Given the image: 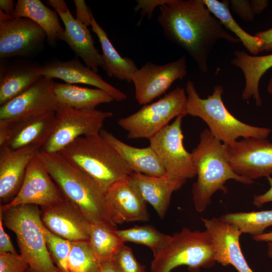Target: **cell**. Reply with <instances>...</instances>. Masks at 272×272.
I'll list each match as a JSON object with an SVG mask.
<instances>
[{
  "instance_id": "6da1fadb",
  "label": "cell",
  "mask_w": 272,
  "mask_h": 272,
  "mask_svg": "<svg viewBox=\"0 0 272 272\" xmlns=\"http://www.w3.org/2000/svg\"><path fill=\"white\" fill-rule=\"evenodd\" d=\"M159 8L157 21L165 38L188 53L202 73L209 71V57L219 40L241 42L212 15L203 0H169Z\"/></svg>"
},
{
  "instance_id": "7a4b0ae2",
  "label": "cell",
  "mask_w": 272,
  "mask_h": 272,
  "mask_svg": "<svg viewBox=\"0 0 272 272\" xmlns=\"http://www.w3.org/2000/svg\"><path fill=\"white\" fill-rule=\"evenodd\" d=\"M37 155L66 198L93 224L113 229L124 223L112 208L106 191L58 153L40 150Z\"/></svg>"
},
{
  "instance_id": "3957f363",
  "label": "cell",
  "mask_w": 272,
  "mask_h": 272,
  "mask_svg": "<svg viewBox=\"0 0 272 272\" xmlns=\"http://www.w3.org/2000/svg\"><path fill=\"white\" fill-rule=\"evenodd\" d=\"M197 177L191 193L195 210L203 212L212 202V196L219 190L228 191L225 186L230 179L245 184L253 181L235 173L231 169L227 156V145L216 139L208 128L199 135V142L191 152Z\"/></svg>"
},
{
  "instance_id": "277c9868",
  "label": "cell",
  "mask_w": 272,
  "mask_h": 272,
  "mask_svg": "<svg viewBox=\"0 0 272 272\" xmlns=\"http://www.w3.org/2000/svg\"><path fill=\"white\" fill-rule=\"evenodd\" d=\"M187 114L198 117L205 121L214 137L226 145H230L239 138L266 139L271 129L243 122L232 115L222 100L223 88L216 85L211 95L201 98L194 83L186 82Z\"/></svg>"
},
{
  "instance_id": "5b68a950",
  "label": "cell",
  "mask_w": 272,
  "mask_h": 272,
  "mask_svg": "<svg viewBox=\"0 0 272 272\" xmlns=\"http://www.w3.org/2000/svg\"><path fill=\"white\" fill-rule=\"evenodd\" d=\"M58 153L105 191L118 179L133 172L100 134L79 137Z\"/></svg>"
},
{
  "instance_id": "8992f818",
  "label": "cell",
  "mask_w": 272,
  "mask_h": 272,
  "mask_svg": "<svg viewBox=\"0 0 272 272\" xmlns=\"http://www.w3.org/2000/svg\"><path fill=\"white\" fill-rule=\"evenodd\" d=\"M0 214L4 225L16 234L20 254L33 272H59L46 246L38 206L19 205L0 209Z\"/></svg>"
},
{
  "instance_id": "52a82bcc",
  "label": "cell",
  "mask_w": 272,
  "mask_h": 272,
  "mask_svg": "<svg viewBox=\"0 0 272 272\" xmlns=\"http://www.w3.org/2000/svg\"><path fill=\"white\" fill-rule=\"evenodd\" d=\"M151 272H171L185 265L190 272L213 266L216 261L213 241L208 232L184 227L170 237L153 256Z\"/></svg>"
},
{
  "instance_id": "ba28073f",
  "label": "cell",
  "mask_w": 272,
  "mask_h": 272,
  "mask_svg": "<svg viewBox=\"0 0 272 272\" xmlns=\"http://www.w3.org/2000/svg\"><path fill=\"white\" fill-rule=\"evenodd\" d=\"M181 115H187V96L185 88L177 87L158 101L118 119L117 124L127 132L129 139L150 140L173 118Z\"/></svg>"
},
{
  "instance_id": "9c48e42d",
  "label": "cell",
  "mask_w": 272,
  "mask_h": 272,
  "mask_svg": "<svg viewBox=\"0 0 272 272\" xmlns=\"http://www.w3.org/2000/svg\"><path fill=\"white\" fill-rule=\"evenodd\" d=\"M112 116V112L96 108L78 109L58 105L53 130L41 150L58 153L79 137L98 134L104 121Z\"/></svg>"
},
{
  "instance_id": "30bf717a",
  "label": "cell",
  "mask_w": 272,
  "mask_h": 272,
  "mask_svg": "<svg viewBox=\"0 0 272 272\" xmlns=\"http://www.w3.org/2000/svg\"><path fill=\"white\" fill-rule=\"evenodd\" d=\"M184 115L177 117L151 138L150 146L157 154L166 171L173 180L184 181L196 176L193 156L184 148L181 128Z\"/></svg>"
},
{
  "instance_id": "8fae6325",
  "label": "cell",
  "mask_w": 272,
  "mask_h": 272,
  "mask_svg": "<svg viewBox=\"0 0 272 272\" xmlns=\"http://www.w3.org/2000/svg\"><path fill=\"white\" fill-rule=\"evenodd\" d=\"M187 69L185 55L162 65L147 62L131 77L137 101L141 105L150 103L164 94L175 81L183 79L187 75Z\"/></svg>"
},
{
  "instance_id": "7c38bea8",
  "label": "cell",
  "mask_w": 272,
  "mask_h": 272,
  "mask_svg": "<svg viewBox=\"0 0 272 272\" xmlns=\"http://www.w3.org/2000/svg\"><path fill=\"white\" fill-rule=\"evenodd\" d=\"M66 199L36 154L28 165L18 193L9 202L1 205L0 209L5 210L22 205L48 207Z\"/></svg>"
},
{
  "instance_id": "4fadbf2b",
  "label": "cell",
  "mask_w": 272,
  "mask_h": 272,
  "mask_svg": "<svg viewBox=\"0 0 272 272\" xmlns=\"http://www.w3.org/2000/svg\"><path fill=\"white\" fill-rule=\"evenodd\" d=\"M45 31L36 23L24 17H13L0 11V58L28 57L41 46Z\"/></svg>"
},
{
  "instance_id": "5bb4252c",
  "label": "cell",
  "mask_w": 272,
  "mask_h": 272,
  "mask_svg": "<svg viewBox=\"0 0 272 272\" xmlns=\"http://www.w3.org/2000/svg\"><path fill=\"white\" fill-rule=\"evenodd\" d=\"M229 165L237 174L248 180L272 175V143L249 138L227 145Z\"/></svg>"
},
{
  "instance_id": "9a60e30c",
  "label": "cell",
  "mask_w": 272,
  "mask_h": 272,
  "mask_svg": "<svg viewBox=\"0 0 272 272\" xmlns=\"http://www.w3.org/2000/svg\"><path fill=\"white\" fill-rule=\"evenodd\" d=\"M52 79L42 77L25 91L1 106L0 120L20 121L55 112L58 104Z\"/></svg>"
},
{
  "instance_id": "2e32d148",
  "label": "cell",
  "mask_w": 272,
  "mask_h": 272,
  "mask_svg": "<svg viewBox=\"0 0 272 272\" xmlns=\"http://www.w3.org/2000/svg\"><path fill=\"white\" fill-rule=\"evenodd\" d=\"M55 112L20 121L0 120V147L14 150L36 147L41 150L53 130Z\"/></svg>"
},
{
  "instance_id": "e0dca14e",
  "label": "cell",
  "mask_w": 272,
  "mask_h": 272,
  "mask_svg": "<svg viewBox=\"0 0 272 272\" xmlns=\"http://www.w3.org/2000/svg\"><path fill=\"white\" fill-rule=\"evenodd\" d=\"M41 220L53 234L70 241H89L91 223L67 199L41 207Z\"/></svg>"
},
{
  "instance_id": "ac0fdd59",
  "label": "cell",
  "mask_w": 272,
  "mask_h": 272,
  "mask_svg": "<svg viewBox=\"0 0 272 272\" xmlns=\"http://www.w3.org/2000/svg\"><path fill=\"white\" fill-rule=\"evenodd\" d=\"M46 3L58 14L64 25L60 40L65 42L86 65L96 73L102 67L101 54L94 46V40L88 27L82 24L70 12L63 0H48Z\"/></svg>"
},
{
  "instance_id": "d6986e66",
  "label": "cell",
  "mask_w": 272,
  "mask_h": 272,
  "mask_svg": "<svg viewBox=\"0 0 272 272\" xmlns=\"http://www.w3.org/2000/svg\"><path fill=\"white\" fill-rule=\"evenodd\" d=\"M201 220L213 241L216 262L224 266L232 265L238 272H254L247 263L240 247L241 232L219 218Z\"/></svg>"
},
{
  "instance_id": "ffe728a7",
  "label": "cell",
  "mask_w": 272,
  "mask_h": 272,
  "mask_svg": "<svg viewBox=\"0 0 272 272\" xmlns=\"http://www.w3.org/2000/svg\"><path fill=\"white\" fill-rule=\"evenodd\" d=\"M40 150L36 147L16 150L0 147L1 205L9 202L17 195L29 162Z\"/></svg>"
},
{
  "instance_id": "44dd1931",
  "label": "cell",
  "mask_w": 272,
  "mask_h": 272,
  "mask_svg": "<svg viewBox=\"0 0 272 272\" xmlns=\"http://www.w3.org/2000/svg\"><path fill=\"white\" fill-rule=\"evenodd\" d=\"M43 76L59 79L70 84L79 83L94 86L109 93L116 101L127 99L125 93L104 81L90 67L84 65L76 55L67 61L56 60L43 65Z\"/></svg>"
},
{
  "instance_id": "7402d4cb",
  "label": "cell",
  "mask_w": 272,
  "mask_h": 272,
  "mask_svg": "<svg viewBox=\"0 0 272 272\" xmlns=\"http://www.w3.org/2000/svg\"><path fill=\"white\" fill-rule=\"evenodd\" d=\"M130 175L121 178L108 188L107 199L124 222L148 221L150 215L146 202L134 185Z\"/></svg>"
},
{
  "instance_id": "603a6c76",
  "label": "cell",
  "mask_w": 272,
  "mask_h": 272,
  "mask_svg": "<svg viewBox=\"0 0 272 272\" xmlns=\"http://www.w3.org/2000/svg\"><path fill=\"white\" fill-rule=\"evenodd\" d=\"M130 176L142 198L153 207L161 219L165 216L173 193L185 182L172 180L166 175L154 176L133 172Z\"/></svg>"
},
{
  "instance_id": "cb8c5ba5",
  "label": "cell",
  "mask_w": 272,
  "mask_h": 272,
  "mask_svg": "<svg viewBox=\"0 0 272 272\" xmlns=\"http://www.w3.org/2000/svg\"><path fill=\"white\" fill-rule=\"evenodd\" d=\"M99 134L116 151L133 172L154 176H162L166 174L160 159L150 146L142 148L129 146L104 129H102Z\"/></svg>"
},
{
  "instance_id": "d4e9b609",
  "label": "cell",
  "mask_w": 272,
  "mask_h": 272,
  "mask_svg": "<svg viewBox=\"0 0 272 272\" xmlns=\"http://www.w3.org/2000/svg\"><path fill=\"white\" fill-rule=\"evenodd\" d=\"M43 65L33 63L1 65L0 105L19 95L43 76Z\"/></svg>"
},
{
  "instance_id": "484cf974",
  "label": "cell",
  "mask_w": 272,
  "mask_h": 272,
  "mask_svg": "<svg viewBox=\"0 0 272 272\" xmlns=\"http://www.w3.org/2000/svg\"><path fill=\"white\" fill-rule=\"evenodd\" d=\"M231 63L240 69L245 79V86L242 93L244 100L252 98L257 106L262 104L260 96L259 84L264 74L272 67V53L265 55H253L246 52L236 50Z\"/></svg>"
},
{
  "instance_id": "4316f807",
  "label": "cell",
  "mask_w": 272,
  "mask_h": 272,
  "mask_svg": "<svg viewBox=\"0 0 272 272\" xmlns=\"http://www.w3.org/2000/svg\"><path fill=\"white\" fill-rule=\"evenodd\" d=\"M90 26L101 44L102 53V69L109 77H114L131 83V77L138 69L130 58L122 57L114 48L106 31L93 16Z\"/></svg>"
},
{
  "instance_id": "83f0119b",
  "label": "cell",
  "mask_w": 272,
  "mask_h": 272,
  "mask_svg": "<svg viewBox=\"0 0 272 272\" xmlns=\"http://www.w3.org/2000/svg\"><path fill=\"white\" fill-rule=\"evenodd\" d=\"M58 15L39 0H18L12 17L27 18L36 23L45 31L48 43L54 45L64 30Z\"/></svg>"
},
{
  "instance_id": "f1b7e54d",
  "label": "cell",
  "mask_w": 272,
  "mask_h": 272,
  "mask_svg": "<svg viewBox=\"0 0 272 272\" xmlns=\"http://www.w3.org/2000/svg\"><path fill=\"white\" fill-rule=\"evenodd\" d=\"M52 90L58 105L78 109H94L100 104L114 100L109 93L101 89L68 83L54 82Z\"/></svg>"
},
{
  "instance_id": "f546056e",
  "label": "cell",
  "mask_w": 272,
  "mask_h": 272,
  "mask_svg": "<svg viewBox=\"0 0 272 272\" xmlns=\"http://www.w3.org/2000/svg\"><path fill=\"white\" fill-rule=\"evenodd\" d=\"M203 2L212 15L227 31L233 33L240 40L251 54L257 55L259 53L261 41L255 35L247 33L235 20L229 10L230 1L203 0Z\"/></svg>"
},
{
  "instance_id": "4dcf8cb0",
  "label": "cell",
  "mask_w": 272,
  "mask_h": 272,
  "mask_svg": "<svg viewBox=\"0 0 272 272\" xmlns=\"http://www.w3.org/2000/svg\"><path fill=\"white\" fill-rule=\"evenodd\" d=\"M117 229L92 224L89 243L100 263L113 259L124 242L116 233Z\"/></svg>"
},
{
  "instance_id": "1f68e13d",
  "label": "cell",
  "mask_w": 272,
  "mask_h": 272,
  "mask_svg": "<svg viewBox=\"0 0 272 272\" xmlns=\"http://www.w3.org/2000/svg\"><path fill=\"white\" fill-rule=\"evenodd\" d=\"M219 219L236 227L242 234L253 237L262 234L267 228L272 226V210L228 213Z\"/></svg>"
},
{
  "instance_id": "d6a6232c",
  "label": "cell",
  "mask_w": 272,
  "mask_h": 272,
  "mask_svg": "<svg viewBox=\"0 0 272 272\" xmlns=\"http://www.w3.org/2000/svg\"><path fill=\"white\" fill-rule=\"evenodd\" d=\"M116 233L124 242L140 244L148 247L154 256L170 237L157 230L152 225L134 226L122 230H116Z\"/></svg>"
},
{
  "instance_id": "836d02e7",
  "label": "cell",
  "mask_w": 272,
  "mask_h": 272,
  "mask_svg": "<svg viewBox=\"0 0 272 272\" xmlns=\"http://www.w3.org/2000/svg\"><path fill=\"white\" fill-rule=\"evenodd\" d=\"M100 264L89 241H71L67 262L69 272H99Z\"/></svg>"
},
{
  "instance_id": "e575fe53",
  "label": "cell",
  "mask_w": 272,
  "mask_h": 272,
  "mask_svg": "<svg viewBox=\"0 0 272 272\" xmlns=\"http://www.w3.org/2000/svg\"><path fill=\"white\" fill-rule=\"evenodd\" d=\"M46 246L59 272H69L67 262L71 248V241L62 238L49 231L42 224Z\"/></svg>"
},
{
  "instance_id": "d590c367",
  "label": "cell",
  "mask_w": 272,
  "mask_h": 272,
  "mask_svg": "<svg viewBox=\"0 0 272 272\" xmlns=\"http://www.w3.org/2000/svg\"><path fill=\"white\" fill-rule=\"evenodd\" d=\"M121 272H146L135 257L132 249L123 244L113 258Z\"/></svg>"
},
{
  "instance_id": "8d00e7d4",
  "label": "cell",
  "mask_w": 272,
  "mask_h": 272,
  "mask_svg": "<svg viewBox=\"0 0 272 272\" xmlns=\"http://www.w3.org/2000/svg\"><path fill=\"white\" fill-rule=\"evenodd\" d=\"M28 267L20 254L0 253V272H26Z\"/></svg>"
},
{
  "instance_id": "74e56055",
  "label": "cell",
  "mask_w": 272,
  "mask_h": 272,
  "mask_svg": "<svg viewBox=\"0 0 272 272\" xmlns=\"http://www.w3.org/2000/svg\"><path fill=\"white\" fill-rule=\"evenodd\" d=\"M231 8L241 19L246 22L254 20L255 15L253 12L250 1L231 0Z\"/></svg>"
},
{
  "instance_id": "f35d334b",
  "label": "cell",
  "mask_w": 272,
  "mask_h": 272,
  "mask_svg": "<svg viewBox=\"0 0 272 272\" xmlns=\"http://www.w3.org/2000/svg\"><path fill=\"white\" fill-rule=\"evenodd\" d=\"M169 0H136L137 6L134 9L135 12L141 11V20L138 22L140 24L143 17L147 15L149 19L152 17L154 10L168 2Z\"/></svg>"
},
{
  "instance_id": "ab89813d",
  "label": "cell",
  "mask_w": 272,
  "mask_h": 272,
  "mask_svg": "<svg viewBox=\"0 0 272 272\" xmlns=\"http://www.w3.org/2000/svg\"><path fill=\"white\" fill-rule=\"evenodd\" d=\"M76 9V20L82 24L90 26L93 17L92 13L84 0L74 1Z\"/></svg>"
},
{
  "instance_id": "60d3db41",
  "label": "cell",
  "mask_w": 272,
  "mask_h": 272,
  "mask_svg": "<svg viewBox=\"0 0 272 272\" xmlns=\"http://www.w3.org/2000/svg\"><path fill=\"white\" fill-rule=\"evenodd\" d=\"M4 253L18 254L10 237L4 230L2 216L0 214V253Z\"/></svg>"
},
{
  "instance_id": "b9f144b4",
  "label": "cell",
  "mask_w": 272,
  "mask_h": 272,
  "mask_svg": "<svg viewBox=\"0 0 272 272\" xmlns=\"http://www.w3.org/2000/svg\"><path fill=\"white\" fill-rule=\"evenodd\" d=\"M254 35L261 42L259 53L263 51L272 50V27L265 30L259 31Z\"/></svg>"
},
{
  "instance_id": "7bdbcfd3",
  "label": "cell",
  "mask_w": 272,
  "mask_h": 272,
  "mask_svg": "<svg viewBox=\"0 0 272 272\" xmlns=\"http://www.w3.org/2000/svg\"><path fill=\"white\" fill-rule=\"evenodd\" d=\"M267 179L270 185L269 189L263 194L255 195L253 197V203L258 208L261 207L267 202H272V177L269 176Z\"/></svg>"
},
{
  "instance_id": "ee69618b",
  "label": "cell",
  "mask_w": 272,
  "mask_h": 272,
  "mask_svg": "<svg viewBox=\"0 0 272 272\" xmlns=\"http://www.w3.org/2000/svg\"><path fill=\"white\" fill-rule=\"evenodd\" d=\"M252 239L257 242H267V254L270 258H272V231L267 233H263L259 235L253 236Z\"/></svg>"
},
{
  "instance_id": "f6af8a7d",
  "label": "cell",
  "mask_w": 272,
  "mask_h": 272,
  "mask_svg": "<svg viewBox=\"0 0 272 272\" xmlns=\"http://www.w3.org/2000/svg\"><path fill=\"white\" fill-rule=\"evenodd\" d=\"M16 7V4L13 0H1L0 11L9 16H13Z\"/></svg>"
},
{
  "instance_id": "bcb514c9",
  "label": "cell",
  "mask_w": 272,
  "mask_h": 272,
  "mask_svg": "<svg viewBox=\"0 0 272 272\" xmlns=\"http://www.w3.org/2000/svg\"><path fill=\"white\" fill-rule=\"evenodd\" d=\"M250 2L255 15L260 14L268 5V2L266 0H252Z\"/></svg>"
},
{
  "instance_id": "7dc6e473",
  "label": "cell",
  "mask_w": 272,
  "mask_h": 272,
  "mask_svg": "<svg viewBox=\"0 0 272 272\" xmlns=\"http://www.w3.org/2000/svg\"><path fill=\"white\" fill-rule=\"evenodd\" d=\"M99 272H121L114 261L112 259L101 263Z\"/></svg>"
},
{
  "instance_id": "c3c4849f",
  "label": "cell",
  "mask_w": 272,
  "mask_h": 272,
  "mask_svg": "<svg viewBox=\"0 0 272 272\" xmlns=\"http://www.w3.org/2000/svg\"><path fill=\"white\" fill-rule=\"evenodd\" d=\"M267 90L268 92L272 95V75L268 81Z\"/></svg>"
},
{
  "instance_id": "681fc988",
  "label": "cell",
  "mask_w": 272,
  "mask_h": 272,
  "mask_svg": "<svg viewBox=\"0 0 272 272\" xmlns=\"http://www.w3.org/2000/svg\"><path fill=\"white\" fill-rule=\"evenodd\" d=\"M26 272H33V271L30 269L29 267H28Z\"/></svg>"
}]
</instances>
